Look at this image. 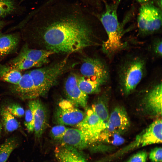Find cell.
<instances>
[{
  "instance_id": "1",
  "label": "cell",
  "mask_w": 162,
  "mask_h": 162,
  "mask_svg": "<svg viewBox=\"0 0 162 162\" xmlns=\"http://www.w3.org/2000/svg\"><path fill=\"white\" fill-rule=\"evenodd\" d=\"M94 19L78 4L51 0L22 37L29 46L39 43L55 53L76 52L93 45Z\"/></svg>"
},
{
  "instance_id": "2",
  "label": "cell",
  "mask_w": 162,
  "mask_h": 162,
  "mask_svg": "<svg viewBox=\"0 0 162 162\" xmlns=\"http://www.w3.org/2000/svg\"><path fill=\"white\" fill-rule=\"evenodd\" d=\"M120 1L115 0L106 3L99 18L107 37L102 44V50L109 57L122 50L126 45L122 40L123 26L118 18L117 10Z\"/></svg>"
},
{
  "instance_id": "3",
  "label": "cell",
  "mask_w": 162,
  "mask_h": 162,
  "mask_svg": "<svg viewBox=\"0 0 162 162\" xmlns=\"http://www.w3.org/2000/svg\"><path fill=\"white\" fill-rule=\"evenodd\" d=\"M146 61L139 55H130L120 63L117 77L121 91L128 95L136 88L144 77L146 72Z\"/></svg>"
},
{
  "instance_id": "4",
  "label": "cell",
  "mask_w": 162,
  "mask_h": 162,
  "mask_svg": "<svg viewBox=\"0 0 162 162\" xmlns=\"http://www.w3.org/2000/svg\"><path fill=\"white\" fill-rule=\"evenodd\" d=\"M68 57L58 62L28 70L38 97H44L68 67Z\"/></svg>"
},
{
  "instance_id": "5",
  "label": "cell",
  "mask_w": 162,
  "mask_h": 162,
  "mask_svg": "<svg viewBox=\"0 0 162 162\" xmlns=\"http://www.w3.org/2000/svg\"><path fill=\"white\" fill-rule=\"evenodd\" d=\"M140 34L144 36L159 31L162 26L161 8L148 2L142 4L137 18Z\"/></svg>"
},
{
  "instance_id": "6",
  "label": "cell",
  "mask_w": 162,
  "mask_h": 162,
  "mask_svg": "<svg viewBox=\"0 0 162 162\" xmlns=\"http://www.w3.org/2000/svg\"><path fill=\"white\" fill-rule=\"evenodd\" d=\"M76 125L82 133L89 146L98 142L101 132L106 127L91 107L86 110L83 119Z\"/></svg>"
},
{
  "instance_id": "7",
  "label": "cell",
  "mask_w": 162,
  "mask_h": 162,
  "mask_svg": "<svg viewBox=\"0 0 162 162\" xmlns=\"http://www.w3.org/2000/svg\"><path fill=\"white\" fill-rule=\"evenodd\" d=\"M85 113L68 99H63L58 103L53 115L54 122L58 124L76 125L84 118Z\"/></svg>"
},
{
  "instance_id": "8",
  "label": "cell",
  "mask_w": 162,
  "mask_h": 162,
  "mask_svg": "<svg viewBox=\"0 0 162 162\" xmlns=\"http://www.w3.org/2000/svg\"><path fill=\"white\" fill-rule=\"evenodd\" d=\"M80 72L82 76L98 81L104 84L109 79V71L107 65L97 58L86 57L83 59Z\"/></svg>"
},
{
  "instance_id": "9",
  "label": "cell",
  "mask_w": 162,
  "mask_h": 162,
  "mask_svg": "<svg viewBox=\"0 0 162 162\" xmlns=\"http://www.w3.org/2000/svg\"><path fill=\"white\" fill-rule=\"evenodd\" d=\"M162 82L154 85L148 91L142 101V109L146 115L158 117L162 115Z\"/></svg>"
},
{
  "instance_id": "10",
  "label": "cell",
  "mask_w": 162,
  "mask_h": 162,
  "mask_svg": "<svg viewBox=\"0 0 162 162\" xmlns=\"http://www.w3.org/2000/svg\"><path fill=\"white\" fill-rule=\"evenodd\" d=\"M130 124V120L126 110L123 107L118 106L109 115L106 127L103 131L122 136L128 130Z\"/></svg>"
},
{
  "instance_id": "11",
  "label": "cell",
  "mask_w": 162,
  "mask_h": 162,
  "mask_svg": "<svg viewBox=\"0 0 162 162\" xmlns=\"http://www.w3.org/2000/svg\"><path fill=\"white\" fill-rule=\"evenodd\" d=\"M28 106L32 109L34 114L35 137L39 139L48 124V116L44 104L37 98L29 100Z\"/></svg>"
},
{
  "instance_id": "12",
  "label": "cell",
  "mask_w": 162,
  "mask_h": 162,
  "mask_svg": "<svg viewBox=\"0 0 162 162\" xmlns=\"http://www.w3.org/2000/svg\"><path fill=\"white\" fill-rule=\"evenodd\" d=\"M162 120L158 118L153 122L136 136V146H144L162 142Z\"/></svg>"
},
{
  "instance_id": "13",
  "label": "cell",
  "mask_w": 162,
  "mask_h": 162,
  "mask_svg": "<svg viewBox=\"0 0 162 162\" xmlns=\"http://www.w3.org/2000/svg\"><path fill=\"white\" fill-rule=\"evenodd\" d=\"M77 76L71 74L67 78L64 83V90L68 100L76 107L85 108L87 106L88 94L79 87Z\"/></svg>"
},
{
  "instance_id": "14",
  "label": "cell",
  "mask_w": 162,
  "mask_h": 162,
  "mask_svg": "<svg viewBox=\"0 0 162 162\" xmlns=\"http://www.w3.org/2000/svg\"><path fill=\"white\" fill-rule=\"evenodd\" d=\"M10 90L14 94L23 100H30L38 98L28 70L22 74L21 79L17 83L11 84Z\"/></svg>"
},
{
  "instance_id": "15",
  "label": "cell",
  "mask_w": 162,
  "mask_h": 162,
  "mask_svg": "<svg viewBox=\"0 0 162 162\" xmlns=\"http://www.w3.org/2000/svg\"><path fill=\"white\" fill-rule=\"evenodd\" d=\"M54 53L50 50L32 48L25 44L17 56L26 58L43 65L48 62L49 57Z\"/></svg>"
},
{
  "instance_id": "16",
  "label": "cell",
  "mask_w": 162,
  "mask_h": 162,
  "mask_svg": "<svg viewBox=\"0 0 162 162\" xmlns=\"http://www.w3.org/2000/svg\"><path fill=\"white\" fill-rule=\"evenodd\" d=\"M60 140L62 144L69 146L78 149H85L89 146L82 133L78 129L68 128Z\"/></svg>"
},
{
  "instance_id": "17",
  "label": "cell",
  "mask_w": 162,
  "mask_h": 162,
  "mask_svg": "<svg viewBox=\"0 0 162 162\" xmlns=\"http://www.w3.org/2000/svg\"><path fill=\"white\" fill-rule=\"evenodd\" d=\"M20 39V36L17 33L4 34L0 32V58L15 50Z\"/></svg>"
},
{
  "instance_id": "18",
  "label": "cell",
  "mask_w": 162,
  "mask_h": 162,
  "mask_svg": "<svg viewBox=\"0 0 162 162\" xmlns=\"http://www.w3.org/2000/svg\"><path fill=\"white\" fill-rule=\"evenodd\" d=\"M55 152L60 162H85L77 149L73 147L62 144L56 148Z\"/></svg>"
},
{
  "instance_id": "19",
  "label": "cell",
  "mask_w": 162,
  "mask_h": 162,
  "mask_svg": "<svg viewBox=\"0 0 162 162\" xmlns=\"http://www.w3.org/2000/svg\"><path fill=\"white\" fill-rule=\"evenodd\" d=\"M22 74L21 71L14 68L8 64L0 65V81L15 84L19 82Z\"/></svg>"
},
{
  "instance_id": "20",
  "label": "cell",
  "mask_w": 162,
  "mask_h": 162,
  "mask_svg": "<svg viewBox=\"0 0 162 162\" xmlns=\"http://www.w3.org/2000/svg\"><path fill=\"white\" fill-rule=\"evenodd\" d=\"M77 82L80 89L87 94L99 93L101 90V86L104 85L100 81L82 76H77Z\"/></svg>"
},
{
  "instance_id": "21",
  "label": "cell",
  "mask_w": 162,
  "mask_h": 162,
  "mask_svg": "<svg viewBox=\"0 0 162 162\" xmlns=\"http://www.w3.org/2000/svg\"><path fill=\"white\" fill-rule=\"evenodd\" d=\"M0 113L3 128L6 132H12L19 128V122L16 117L8 111L6 107H2Z\"/></svg>"
},
{
  "instance_id": "22",
  "label": "cell",
  "mask_w": 162,
  "mask_h": 162,
  "mask_svg": "<svg viewBox=\"0 0 162 162\" xmlns=\"http://www.w3.org/2000/svg\"><path fill=\"white\" fill-rule=\"evenodd\" d=\"M107 99L104 96L100 97L92 104L91 108L106 126L109 118Z\"/></svg>"
},
{
  "instance_id": "23",
  "label": "cell",
  "mask_w": 162,
  "mask_h": 162,
  "mask_svg": "<svg viewBox=\"0 0 162 162\" xmlns=\"http://www.w3.org/2000/svg\"><path fill=\"white\" fill-rule=\"evenodd\" d=\"M19 143L15 138L6 139L0 145V162H6L12 152L18 146Z\"/></svg>"
},
{
  "instance_id": "24",
  "label": "cell",
  "mask_w": 162,
  "mask_h": 162,
  "mask_svg": "<svg viewBox=\"0 0 162 162\" xmlns=\"http://www.w3.org/2000/svg\"><path fill=\"white\" fill-rule=\"evenodd\" d=\"M8 64L12 67L21 71L33 68H38L43 66L40 64L18 56L10 60Z\"/></svg>"
},
{
  "instance_id": "25",
  "label": "cell",
  "mask_w": 162,
  "mask_h": 162,
  "mask_svg": "<svg viewBox=\"0 0 162 162\" xmlns=\"http://www.w3.org/2000/svg\"><path fill=\"white\" fill-rule=\"evenodd\" d=\"M103 142L114 146L123 144L124 140L122 135L116 134H109L102 132L100 135L98 142Z\"/></svg>"
},
{
  "instance_id": "26",
  "label": "cell",
  "mask_w": 162,
  "mask_h": 162,
  "mask_svg": "<svg viewBox=\"0 0 162 162\" xmlns=\"http://www.w3.org/2000/svg\"><path fill=\"white\" fill-rule=\"evenodd\" d=\"M15 8L12 0H0V17H3L10 14Z\"/></svg>"
},
{
  "instance_id": "27",
  "label": "cell",
  "mask_w": 162,
  "mask_h": 162,
  "mask_svg": "<svg viewBox=\"0 0 162 162\" xmlns=\"http://www.w3.org/2000/svg\"><path fill=\"white\" fill-rule=\"evenodd\" d=\"M24 124L28 132L32 133L34 131V118L33 110L28 106V108L25 111Z\"/></svg>"
},
{
  "instance_id": "28",
  "label": "cell",
  "mask_w": 162,
  "mask_h": 162,
  "mask_svg": "<svg viewBox=\"0 0 162 162\" xmlns=\"http://www.w3.org/2000/svg\"><path fill=\"white\" fill-rule=\"evenodd\" d=\"M68 128L64 125L58 124L53 127L51 130L50 135L55 140H60L62 138Z\"/></svg>"
},
{
  "instance_id": "29",
  "label": "cell",
  "mask_w": 162,
  "mask_h": 162,
  "mask_svg": "<svg viewBox=\"0 0 162 162\" xmlns=\"http://www.w3.org/2000/svg\"><path fill=\"white\" fill-rule=\"evenodd\" d=\"M6 107L8 111L15 117L21 118L25 115L24 109L18 104H11Z\"/></svg>"
},
{
  "instance_id": "30",
  "label": "cell",
  "mask_w": 162,
  "mask_h": 162,
  "mask_svg": "<svg viewBox=\"0 0 162 162\" xmlns=\"http://www.w3.org/2000/svg\"><path fill=\"white\" fill-rule=\"evenodd\" d=\"M150 50L152 54L157 57H161L162 55V41L161 38L154 39L150 46Z\"/></svg>"
},
{
  "instance_id": "31",
  "label": "cell",
  "mask_w": 162,
  "mask_h": 162,
  "mask_svg": "<svg viewBox=\"0 0 162 162\" xmlns=\"http://www.w3.org/2000/svg\"><path fill=\"white\" fill-rule=\"evenodd\" d=\"M162 148L157 147L152 149L149 154V158L152 162H162Z\"/></svg>"
},
{
  "instance_id": "32",
  "label": "cell",
  "mask_w": 162,
  "mask_h": 162,
  "mask_svg": "<svg viewBox=\"0 0 162 162\" xmlns=\"http://www.w3.org/2000/svg\"><path fill=\"white\" fill-rule=\"evenodd\" d=\"M147 154L145 151H141L132 156L127 162H146Z\"/></svg>"
},
{
  "instance_id": "33",
  "label": "cell",
  "mask_w": 162,
  "mask_h": 162,
  "mask_svg": "<svg viewBox=\"0 0 162 162\" xmlns=\"http://www.w3.org/2000/svg\"><path fill=\"white\" fill-rule=\"evenodd\" d=\"M115 0H97V2L98 1V3H102L103 4H105L107 3L110 2Z\"/></svg>"
},
{
  "instance_id": "34",
  "label": "cell",
  "mask_w": 162,
  "mask_h": 162,
  "mask_svg": "<svg viewBox=\"0 0 162 162\" xmlns=\"http://www.w3.org/2000/svg\"><path fill=\"white\" fill-rule=\"evenodd\" d=\"M136 1L137 2L141 4L146 3L148 1L150 0H134Z\"/></svg>"
},
{
  "instance_id": "35",
  "label": "cell",
  "mask_w": 162,
  "mask_h": 162,
  "mask_svg": "<svg viewBox=\"0 0 162 162\" xmlns=\"http://www.w3.org/2000/svg\"><path fill=\"white\" fill-rule=\"evenodd\" d=\"M4 22L3 21L0 20V31L4 27Z\"/></svg>"
},
{
  "instance_id": "36",
  "label": "cell",
  "mask_w": 162,
  "mask_h": 162,
  "mask_svg": "<svg viewBox=\"0 0 162 162\" xmlns=\"http://www.w3.org/2000/svg\"><path fill=\"white\" fill-rule=\"evenodd\" d=\"M3 129V127L1 121V120L0 119V136H1L2 131Z\"/></svg>"
}]
</instances>
